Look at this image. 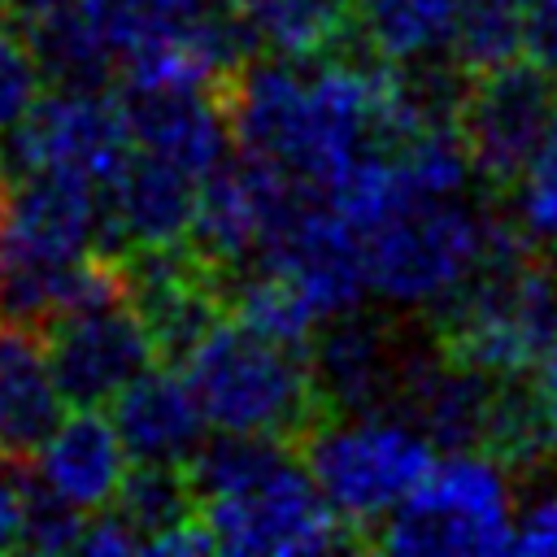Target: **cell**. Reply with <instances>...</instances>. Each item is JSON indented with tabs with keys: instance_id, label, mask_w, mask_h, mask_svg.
Segmentation results:
<instances>
[{
	"instance_id": "1",
	"label": "cell",
	"mask_w": 557,
	"mask_h": 557,
	"mask_svg": "<svg viewBox=\"0 0 557 557\" xmlns=\"http://www.w3.org/2000/svg\"><path fill=\"white\" fill-rule=\"evenodd\" d=\"M200 522L222 553L305 557L348 548L361 535L331 509L287 440L218 431L187 461Z\"/></svg>"
},
{
	"instance_id": "2",
	"label": "cell",
	"mask_w": 557,
	"mask_h": 557,
	"mask_svg": "<svg viewBox=\"0 0 557 557\" xmlns=\"http://www.w3.org/2000/svg\"><path fill=\"white\" fill-rule=\"evenodd\" d=\"M518 239V226L461 196H409L361 235L370 296L396 309H440L483 261Z\"/></svg>"
},
{
	"instance_id": "3",
	"label": "cell",
	"mask_w": 557,
	"mask_h": 557,
	"mask_svg": "<svg viewBox=\"0 0 557 557\" xmlns=\"http://www.w3.org/2000/svg\"><path fill=\"white\" fill-rule=\"evenodd\" d=\"M522 235L496 248L483 270L440 309V348L487 374H531L557 344V265L540 261Z\"/></svg>"
},
{
	"instance_id": "4",
	"label": "cell",
	"mask_w": 557,
	"mask_h": 557,
	"mask_svg": "<svg viewBox=\"0 0 557 557\" xmlns=\"http://www.w3.org/2000/svg\"><path fill=\"white\" fill-rule=\"evenodd\" d=\"M218 431L296 440L326 413L309 352L287 348L239 318H222L178 366Z\"/></svg>"
},
{
	"instance_id": "5",
	"label": "cell",
	"mask_w": 557,
	"mask_h": 557,
	"mask_svg": "<svg viewBox=\"0 0 557 557\" xmlns=\"http://www.w3.org/2000/svg\"><path fill=\"white\" fill-rule=\"evenodd\" d=\"M300 461L331 509L361 535L426 479L435 444L392 409L322 413L300 435Z\"/></svg>"
},
{
	"instance_id": "6",
	"label": "cell",
	"mask_w": 557,
	"mask_h": 557,
	"mask_svg": "<svg viewBox=\"0 0 557 557\" xmlns=\"http://www.w3.org/2000/svg\"><path fill=\"white\" fill-rule=\"evenodd\" d=\"M513 483L483 453L461 448L440 457L426 479L379 522L370 540L383 553H505L513 548Z\"/></svg>"
},
{
	"instance_id": "7",
	"label": "cell",
	"mask_w": 557,
	"mask_h": 557,
	"mask_svg": "<svg viewBox=\"0 0 557 557\" xmlns=\"http://www.w3.org/2000/svg\"><path fill=\"white\" fill-rule=\"evenodd\" d=\"M309 183L287 174L278 161L239 152L200 178L196 222L187 244L209 257L226 278L257 265L318 200Z\"/></svg>"
},
{
	"instance_id": "8",
	"label": "cell",
	"mask_w": 557,
	"mask_h": 557,
	"mask_svg": "<svg viewBox=\"0 0 557 557\" xmlns=\"http://www.w3.org/2000/svg\"><path fill=\"white\" fill-rule=\"evenodd\" d=\"M557 117V74L535 61H509L470 78L457 131L466 139L474 178L513 187Z\"/></svg>"
},
{
	"instance_id": "9",
	"label": "cell",
	"mask_w": 557,
	"mask_h": 557,
	"mask_svg": "<svg viewBox=\"0 0 557 557\" xmlns=\"http://www.w3.org/2000/svg\"><path fill=\"white\" fill-rule=\"evenodd\" d=\"M9 135L22 170H70L100 187H109L135 152L126 109L109 100L104 87H52Z\"/></svg>"
},
{
	"instance_id": "10",
	"label": "cell",
	"mask_w": 557,
	"mask_h": 557,
	"mask_svg": "<svg viewBox=\"0 0 557 557\" xmlns=\"http://www.w3.org/2000/svg\"><path fill=\"white\" fill-rule=\"evenodd\" d=\"M122 283L157 344V357L170 366H183L187 352L226 318V274L187 239L122 252Z\"/></svg>"
},
{
	"instance_id": "11",
	"label": "cell",
	"mask_w": 557,
	"mask_h": 557,
	"mask_svg": "<svg viewBox=\"0 0 557 557\" xmlns=\"http://www.w3.org/2000/svg\"><path fill=\"white\" fill-rule=\"evenodd\" d=\"M44 344L57 387L74 409L113 405L126 383H135L152 361H161L144 318L126 296L48 322Z\"/></svg>"
},
{
	"instance_id": "12",
	"label": "cell",
	"mask_w": 557,
	"mask_h": 557,
	"mask_svg": "<svg viewBox=\"0 0 557 557\" xmlns=\"http://www.w3.org/2000/svg\"><path fill=\"white\" fill-rule=\"evenodd\" d=\"M4 261H78L104 248V187L70 170H22L0 196Z\"/></svg>"
},
{
	"instance_id": "13",
	"label": "cell",
	"mask_w": 557,
	"mask_h": 557,
	"mask_svg": "<svg viewBox=\"0 0 557 557\" xmlns=\"http://www.w3.org/2000/svg\"><path fill=\"white\" fill-rule=\"evenodd\" d=\"M418 335H405L361 305L318 326L309 344V370L326 413H379L396 409L405 366Z\"/></svg>"
},
{
	"instance_id": "14",
	"label": "cell",
	"mask_w": 557,
	"mask_h": 557,
	"mask_svg": "<svg viewBox=\"0 0 557 557\" xmlns=\"http://www.w3.org/2000/svg\"><path fill=\"white\" fill-rule=\"evenodd\" d=\"M496 379L500 374H487L479 366H466V361L448 357L440 348L435 331L418 335L413 352H409V366H405L400 396H396V413L409 418L444 453L483 448Z\"/></svg>"
},
{
	"instance_id": "15",
	"label": "cell",
	"mask_w": 557,
	"mask_h": 557,
	"mask_svg": "<svg viewBox=\"0 0 557 557\" xmlns=\"http://www.w3.org/2000/svg\"><path fill=\"white\" fill-rule=\"evenodd\" d=\"M257 265L278 270L318 313V322H331L335 313H348L370 296L361 235L344 222V213L326 196H318Z\"/></svg>"
},
{
	"instance_id": "16",
	"label": "cell",
	"mask_w": 557,
	"mask_h": 557,
	"mask_svg": "<svg viewBox=\"0 0 557 557\" xmlns=\"http://www.w3.org/2000/svg\"><path fill=\"white\" fill-rule=\"evenodd\" d=\"M126 126L139 152L205 178L231 157V117L218 91L200 87H126Z\"/></svg>"
},
{
	"instance_id": "17",
	"label": "cell",
	"mask_w": 557,
	"mask_h": 557,
	"mask_svg": "<svg viewBox=\"0 0 557 557\" xmlns=\"http://www.w3.org/2000/svg\"><path fill=\"white\" fill-rule=\"evenodd\" d=\"M196 196L200 178L135 148L104 187V248L122 257L131 248L183 244L196 222Z\"/></svg>"
},
{
	"instance_id": "18",
	"label": "cell",
	"mask_w": 557,
	"mask_h": 557,
	"mask_svg": "<svg viewBox=\"0 0 557 557\" xmlns=\"http://www.w3.org/2000/svg\"><path fill=\"white\" fill-rule=\"evenodd\" d=\"M109 418L131 461H157V466H187L205 444V426H209L187 374L174 370L170 361L161 370L148 366L135 383H126L113 396Z\"/></svg>"
},
{
	"instance_id": "19",
	"label": "cell",
	"mask_w": 557,
	"mask_h": 557,
	"mask_svg": "<svg viewBox=\"0 0 557 557\" xmlns=\"http://www.w3.org/2000/svg\"><path fill=\"white\" fill-rule=\"evenodd\" d=\"M61 418L65 396L57 387L44 331L0 318V461H35Z\"/></svg>"
},
{
	"instance_id": "20",
	"label": "cell",
	"mask_w": 557,
	"mask_h": 557,
	"mask_svg": "<svg viewBox=\"0 0 557 557\" xmlns=\"http://www.w3.org/2000/svg\"><path fill=\"white\" fill-rule=\"evenodd\" d=\"M126 461L131 453L113 418H104L100 409H74L57 422V431L35 453V483L70 500L74 509L96 513L117 496L131 470Z\"/></svg>"
},
{
	"instance_id": "21",
	"label": "cell",
	"mask_w": 557,
	"mask_h": 557,
	"mask_svg": "<svg viewBox=\"0 0 557 557\" xmlns=\"http://www.w3.org/2000/svg\"><path fill=\"white\" fill-rule=\"evenodd\" d=\"M483 453H492L509 474H535L557 461V396L544 379L500 374Z\"/></svg>"
},
{
	"instance_id": "22",
	"label": "cell",
	"mask_w": 557,
	"mask_h": 557,
	"mask_svg": "<svg viewBox=\"0 0 557 557\" xmlns=\"http://www.w3.org/2000/svg\"><path fill=\"white\" fill-rule=\"evenodd\" d=\"M261 52L313 61L357 39L352 0H231Z\"/></svg>"
},
{
	"instance_id": "23",
	"label": "cell",
	"mask_w": 557,
	"mask_h": 557,
	"mask_svg": "<svg viewBox=\"0 0 557 557\" xmlns=\"http://www.w3.org/2000/svg\"><path fill=\"white\" fill-rule=\"evenodd\" d=\"M461 4L466 0H352L361 44L387 65L448 52Z\"/></svg>"
},
{
	"instance_id": "24",
	"label": "cell",
	"mask_w": 557,
	"mask_h": 557,
	"mask_svg": "<svg viewBox=\"0 0 557 557\" xmlns=\"http://www.w3.org/2000/svg\"><path fill=\"white\" fill-rule=\"evenodd\" d=\"M109 505L139 535V548H148L157 535L200 518L196 487H191L187 470L183 466H157V461H135Z\"/></svg>"
},
{
	"instance_id": "25",
	"label": "cell",
	"mask_w": 557,
	"mask_h": 557,
	"mask_svg": "<svg viewBox=\"0 0 557 557\" xmlns=\"http://www.w3.org/2000/svg\"><path fill=\"white\" fill-rule=\"evenodd\" d=\"M522 52V13L509 0H466L448 39V57L474 78L496 65L518 61Z\"/></svg>"
},
{
	"instance_id": "26",
	"label": "cell",
	"mask_w": 557,
	"mask_h": 557,
	"mask_svg": "<svg viewBox=\"0 0 557 557\" xmlns=\"http://www.w3.org/2000/svg\"><path fill=\"white\" fill-rule=\"evenodd\" d=\"M509 222L527 244H557V117L509 187Z\"/></svg>"
},
{
	"instance_id": "27",
	"label": "cell",
	"mask_w": 557,
	"mask_h": 557,
	"mask_svg": "<svg viewBox=\"0 0 557 557\" xmlns=\"http://www.w3.org/2000/svg\"><path fill=\"white\" fill-rule=\"evenodd\" d=\"M83 527H87V513L83 509H74L70 500L52 496L48 487L22 479V535H17V548H30V553H70V548H78Z\"/></svg>"
},
{
	"instance_id": "28",
	"label": "cell",
	"mask_w": 557,
	"mask_h": 557,
	"mask_svg": "<svg viewBox=\"0 0 557 557\" xmlns=\"http://www.w3.org/2000/svg\"><path fill=\"white\" fill-rule=\"evenodd\" d=\"M44 83L48 78L26 35L9 13H0V131H13L30 113V104L44 96Z\"/></svg>"
},
{
	"instance_id": "29",
	"label": "cell",
	"mask_w": 557,
	"mask_h": 557,
	"mask_svg": "<svg viewBox=\"0 0 557 557\" xmlns=\"http://www.w3.org/2000/svg\"><path fill=\"white\" fill-rule=\"evenodd\" d=\"M513 553H544L557 557V479L548 483V492L522 509L518 527H513Z\"/></svg>"
},
{
	"instance_id": "30",
	"label": "cell",
	"mask_w": 557,
	"mask_h": 557,
	"mask_svg": "<svg viewBox=\"0 0 557 557\" xmlns=\"http://www.w3.org/2000/svg\"><path fill=\"white\" fill-rule=\"evenodd\" d=\"M522 52L557 74V0H531L522 13Z\"/></svg>"
},
{
	"instance_id": "31",
	"label": "cell",
	"mask_w": 557,
	"mask_h": 557,
	"mask_svg": "<svg viewBox=\"0 0 557 557\" xmlns=\"http://www.w3.org/2000/svg\"><path fill=\"white\" fill-rule=\"evenodd\" d=\"M22 535V479L9 474V461H0V553L17 548Z\"/></svg>"
},
{
	"instance_id": "32",
	"label": "cell",
	"mask_w": 557,
	"mask_h": 557,
	"mask_svg": "<svg viewBox=\"0 0 557 557\" xmlns=\"http://www.w3.org/2000/svg\"><path fill=\"white\" fill-rule=\"evenodd\" d=\"M540 370H544V374H540V379H544V383H548V392H553V396H557V344H553V352H548V357H544V366H540Z\"/></svg>"
},
{
	"instance_id": "33",
	"label": "cell",
	"mask_w": 557,
	"mask_h": 557,
	"mask_svg": "<svg viewBox=\"0 0 557 557\" xmlns=\"http://www.w3.org/2000/svg\"><path fill=\"white\" fill-rule=\"evenodd\" d=\"M9 152H4V144H0V196H4V187H9Z\"/></svg>"
},
{
	"instance_id": "34",
	"label": "cell",
	"mask_w": 557,
	"mask_h": 557,
	"mask_svg": "<svg viewBox=\"0 0 557 557\" xmlns=\"http://www.w3.org/2000/svg\"><path fill=\"white\" fill-rule=\"evenodd\" d=\"M509 4H518V9H522V4H531V0H509Z\"/></svg>"
},
{
	"instance_id": "35",
	"label": "cell",
	"mask_w": 557,
	"mask_h": 557,
	"mask_svg": "<svg viewBox=\"0 0 557 557\" xmlns=\"http://www.w3.org/2000/svg\"><path fill=\"white\" fill-rule=\"evenodd\" d=\"M0 278H4V252H0Z\"/></svg>"
}]
</instances>
